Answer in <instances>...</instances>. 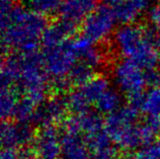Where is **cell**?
Segmentation results:
<instances>
[{"mask_svg": "<svg viewBox=\"0 0 160 159\" xmlns=\"http://www.w3.org/2000/svg\"><path fill=\"white\" fill-rule=\"evenodd\" d=\"M93 73L94 71L87 65L78 62L69 76V84H73L77 87L81 86L94 76Z\"/></svg>", "mask_w": 160, "mask_h": 159, "instance_id": "603a6c76", "label": "cell"}, {"mask_svg": "<svg viewBox=\"0 0 160 159\" xmlns=\"http://www.w3.org/2000/svg\"><path fill=\"white\" fill-rule=\"evenodd\" d=\"M98 7V0H63L59 17L62 23L75 31Z\"/></svg>", "mask_w": 160, "mask_h": 159, "instance_id": "9c48e42d", "label": "cell"}, {"mask_svg": "<svg viewBox=\"0 0 160 159\" xmlns=\"http://www.w3.org/2000/svg\"><path fill=\"white\" fill-rule=\"evenodd\" d=\"M49 76L39 54H12L1 64V86L13 87L37 106L49 93Z\"/></svg>", "mask_w": 160, "mask_h": 159, "instance_id": "6da1fadb", "label": "cell"}, {"mask_svg": "<svg viewBox=\"0 0 160 159\" xmlns=\"http://www.w3.org/2000/svg\"><path fill=\"white\" fill-rule=\"evenodd\" d=\"M154 80H155V82H156V87H158V88L160 89V70H159V72L155 75Z\"/></svg>", "mask_w": 160, "mask_h": 159, "instance_id": "f546056e", "label": "cell"}, {"mask_svg": "<svg viewBox=\"0 0 160 159\" xmlns=\"http://www.w3.org/2000/svg\"><path fill=\"white\" fill-rule=\"evenodd\" d=\"M148 20L153 27L160 22V5H155L148 10Z\"/></svg>", "mask_w": 160, "mask_h": 159, "instance_id": "484cf974", "label": "cell"}, {"mask_svg": "<svg viewBox=\"0 0 160 159\" xmlns=\"http://www.w3.org/2000/svg\"><path fill=\"white\" fill-rule=\"evenodd\" d=\"M113 47L122 59L132 61L152 72L159 63L158 46L154 33L138 23L122 24L112 37Z\"/></svg>", "mask_w": 160, "mask_h": 159, "instance_id": "3957f363", "label": "cell"}, {"mask_svg": "<svg viewBox=\"0 0 160 159\" xmlns=\"http://www.w3.org/2000/svg\"><path fill=\"white\" fill-rule=\"evenodd\" d=\"M152 0H122L119 5L112 8L118 22L122 24L136 23L145 11L149 10Z\"/></svg>", "mask_w": 160, "mask_h": 159, "instance_id": "e0dca14e", "label": "cell"}, {"mask_svg": "<svg viewBox=\"0 0 160 159\" xmlns=\"http://www.w3.org/2000/svg\"><path fill=\"white\" fill-rule=\"evenodd\" d=\"M0 159H20L19 153L15 149L3 148L0 154Z\"/></svg>", "mask_w": 160, "mask_h": 159, "instance_id": "4316f807", "label": "cell"}, {"mask_svg": "<svg viewBox=\"0 0 160 159\" xmlns=\"http://www.w3.org/2000/svg\"><path fill=\"white\" fill-rule=\"evenodd\" d=\"M73 32L74 30L61 22L48 26L42 39V48H50L65 43L69 41V37Z\"/></svg>", "mask_w": 160, "mask_h": 159, "instance_id": "ffe728a7", "label": "cell"}, {"mask_svg": "<svg viewBox=\"0 0 160 159\" xmlns=\"http://www.w3.org/2000/svg\"><path fill=\"white\" fill-rule=\"evenodd\" d=\"M139 108L135 106H123L104 122V129L109 138L123 152H133L146 146L142 123L139 122Z\"/></svg>", "mask_w": 160, "mask_h": 159, "instance_id": "277c9868", "label": "cell"}, {"mask_svg": "<svg viewBox=\"0 0 160 159\" xmlns=\"http://www.w3.org/2000/svg\"><path fill=\"white\" fill-rule=\"evenodd\" d=\"M104 5H107L111 8H115L117 5H119L122 0H102Z\"/></svg>", "mask_w": 160, "mask_h": 159, "instance_id": "83f0119b", "label": "cell"}, {"mask_svg": "<svg viewBox=\"0 0 160 159\" xmlns=\"http://www.w3.org/2000/svg\"><path fill=\"white\" fill-rule=\"evenodd\" d=\"M24 1H29V0H24Z\"/></svg>", "mask_w": 160, "mask_h": 159, "instance_id": "1f68e13d", "label": "cell"}, {"mask_svg": "<svg viewBox=\"0 0 160 159\" xmlns=\"http://www.w3.org/2000/svg\"><path fill=\"white\" fill-rule=\"evenodd\" d=\"M133 104L146 115L147 120L160 125V89L158 87L146 90L140 100Z\"/></svg>", "mask_w": 160, "mask_h": 159, "instance_id": "ac0fdd59", "label": "cell"}, {"mask_svg": "<svg viewBox=\"0 0 160 159\" xmlns=\"http://www.w3.org/2000/svg\"><path fill=\"white\" fill-rule=\"evenodd\" d=\"M118 18L112 8L98 6L82 23V35L94 44H100L112 39L117 28Z\"/></svg>", "mask_w": 160, "mask_h": 159, "instance_id": "ba28073f", "label": "cell"}, {"mask_svg": "<svg viewBox=\"0 0 160 159\" xmlns=\"http://www.w3.org/2000/svg\"><path fill=\"white\" fill-rule=\"evenodd\" d=\"M47 19L31 8L14 5L1 14V40L4 52L13 54L36 53L47 30Z\"/></svg>", "mask_w": 160, "mask_h": 159, "instance_id": "7a4b0ae2", "label": "cell"}, {"mask_svg": "<svg viewBox=\"0 0 160 159\" xmlns=\"http://www.w3.org/2000/svg\"><path fill=\"white\" fill-rule=\"evenodd\" d=\"M84 138L92 159H118L119 149L109 138L106 129Z\"/></svg>", "mask_w": 160, "mask_h": 159, "instance_id": "9a60e30c", "label": "cell"}, {"mask_svg": "<svg viewBox=\"0 0 160 159\" xmlns=\"http://www.w3.org/2000/svg\"><path fill=\"white\" fill-rule=\"evenodd\" d=\"M19 92L13 87L1 86L0 91V115L4 121H9L14 118L15 112L18 110L20 98Z\"/></svg>", "mask_w": 160, "mask_h": 159, "instance_id": "44dd1931", "label": "cell"}, {"mask_svg": "<svg viewBox=\"0 0 160 159\" xmlns=\"http://www.w3.org/2000/svg\"><path fill=\"white\" fill-rule=\"evenodd\" d=\"M61 159H92L85 138L77 133L64 131Z\"/></svg>", "mask_w": 160, "mask_h": 159, "instance_id": "2e32d148", "label": "cell"}, {"mask_svg": "<svg viewBox=\"0 0 160 159\" xmlns=\"http://www.w3.org/2000/svg\"><path fill=\"white\" fill-rule=\"evenodd\" d=\"M1 143L4 148L26 147L35 140L36 135L29 124L4 121L1 125Z\"/></svg>", "mask_w": 160, "mask_h": 159, "instance_id": "7c38bea8", "label": "cell"}, {"mask_svg": "<svg viewBox=\"0 0 160 159\" xmlns=\"http://www.w3.org/2000/svg\"><path fill=\"white\" fill-rule=\"evenodd\" d=\"M71 43L78 56L79 62L87 65L93 71L100 69L106 64L107 56L103 50L86 37L83 35L79 36L71 40Z\"/></svg>", "mask_w": 160, "mask_h": 159, "instance_id": "4fadbf2b", "label": "cell"}, {"mask_svg": "<svg viewBox=\"0 0 160 159\" xmlns=\"http://www.w3.org/2000/svg\"><path fill=\"white\" fill-rule=\"evenodd\" d=\"M37 159H61L62 135L55 127L42 128L32 142Z\"/></svg>", "mask_w": 160, "mask_h": 159, "instance_id": "30bf717a", "label": "cell"}, {"mask_svg": "<svg viewBox=\"0 0 160 159\" xmlns=\"http://www.w3.org/2000/svg\"><path fill=\"white\" fill-rule=\"evenodd\" d=\"M68 110L65 97H48L37 107L32 122L42 128L54 127V125L65 120Z\"/></svg>", "mask_w": 160, "mask_h": 159, "instance_id": "8fae6325", "label": "cell"}, {"mask_svg": "<svg viewBox=\"0 0 160 159\" xmlns=\"http://www.w3.org/2000/svg\"><path fill=\"white\" fill-rule=\"evenodd\" d=\"M112 87L111 82L104 76H93L90 80L81 86L71 90L66 96V102L69 110L76 114L89 111L91 104L98 102V99L106 91Z\"/></svg>", "mask_w": 160, "mask_h": 159, "instance_id": "52a82bcc", "label": "cell"}, {"mask_svg": "<svg viewBox=\"0 0 160 159\" xmlns=\"http://www.w3.org/2000/svg\"><path fill=\"white\" fill-rule=\"evenodd\" d=\"M104 130V123L98 112L87 111L76 114L64 121V131L87 137Z\"/></svg>", "mask_w": 160, "mask_h": 159, "instance_id": "5bb4252c", "label": "cell"}, {"mask_svg": "<svg viewBox=\"0 0 160 159\" xmlns=\"http://www.w3.org/2000/svg\"><path fill=\"white\" fill-rule=\"evenodd\" d=\"M134 159H160V138L138 150Z\"/></svg>", "mask_w": 160, "mask_h": 159, "instance_id": "d4e9b609", "label": "cell"}, {"mask_svg": "<svg viewBox=\"0 0 160 159\" xmlns=\"http://www.w3.org/2000/svg\"><path fill=\"white\" fill-rule=\"evenodd\" d=\"M42 61L49 79L58 89L68 87L69 76L79 62L71 41L50 48H42Z\"/></svg>", "mask_w": 160, "mask_h": 159, "instance_id": "5b68a950", "label": "cell"}, {"mask_svg": "<svg viewBox=\"0 0 160 159\" xmlns=\"http://www.w3.org/2000/svg\"><path fill=\"white\" fill-rule=\"evenodd\" d=\"M154 28H155V33H154L155 40H156L158 48H160V22L157 24V26H155Z\"/></svg>", "mask_w": 160, "mask_h": 159, "instance_id": "f1b7e54d", "label": "cell"}, {"mask_svg": "<svg viewBox=\"0 0 160 159\" xmlns=\"http://www.w3.org/2000/svg\"><path fill=\"white\" fill-rule=\"evenodd\" d=\"M63 0H29V8L44 17L59 13Z\"/></svg>", "mask_w": 160, "mask_h": 159, "instance_id": "7402d4cb", "label": "cell"}, {"mask_svg": "<svg viewBox=\"0 0 160 159\" xmlns=\"http://www.w3.org/2000/svg\"><path fill=\"white\" fill-rule=\"evenodd\" d=\"M37 107V104L32 102L31 100L22 97L18 103V110L15 112L14 119L18 122L29 124L33 120V116H35Z\"/></svg>", "mask_w": 160, "mask_h": 159, "instance_id": "cb8c5ba5", "label": "cell"}, {"mask_svg": "<svg viewBox=\"0 0 160 159\" xmlns=\"http://www.w3.org/2000/svg\"><path fill=\"white\" fill-rule=\"evenodd\" d=\"M122 103L123 94L116 87L112 86L98 99V102L94 103V107L98 114L111 116L123 107Z\"/></svg>", "mask_w": 160, "mask_h": 159, "instance_id": "d6986e66", "label": "cell"}, {"mask_svg": "<svg viewBox=\"0 0 160 159\" xmlns=\"http://www.w3.org/2000/svg\"><path fill=\"white\" fill-rule=\"evenodd\" d=\"M151 73L132 61L122 59L113 65L112 78L116 88L136 103L146 92L150 81L155 78Z\"/></svg>", "mask_w": 160, "mask_h": 159, "instance_id": "8992f818", "label": "cell"}, {"mask_svg": "<svg viewBox=\"0 0 160 159\" xmlns=\"http://www.w3.org/2000/svg\"><path fill=\"white\" fill-rule=\"evenodd\" d=\"M152 1H157V0H152Z\"/></svg>", "mask_w": 160, "mask_h": 159, "instance_id": "4dcf8cb0", "label": "cell"}]
</instances>
